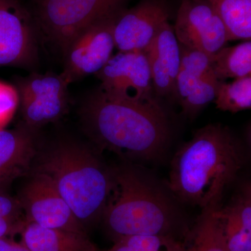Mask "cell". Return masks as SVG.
Wrapping results in <instances>:
<instances>
[{"label": "cell", "mask_w": 251, "mask_h": 251, "mask_svg": "<svg viewBox=\"0 0 251 251\" xmlns=\"http://www.w3.org/2000/svg\"><path fill=\"white\" fill-rule=\"evenodd\" d=\"M114 186L103 217L115 241L137 235L179 237V218L170 198L131 167L112 169ZM184 240V239H183Z\"/></svg>", "instance_id": "3957f363"}, {"label": "cell", "mask_w": 251, "mask_h": 251, "mask_svg": "<svg viewBox=\"0 0 251 251\" xmlns=\"http://www.w3.org/2000/svg\"><path fill=\"white\" fill-rule=\"evenodd\" d=\"M225 251H251V188L243 185L227 205L219 207Z\"/></svg>", "instance_id": "9a60e30c"}, {"label": "cell", "mask_w": 251, "mask_h": 251, "mask_svg": "<svg viewBox=\"0 0 251 251\" xmlns=\"http://www.w3.org/2000/svg\"><path fill=\"white\" fill-rule=\"evenodd\" d=\"M224 23L229 41L251 38V0H208Z\"/></svg>", "instance_id": "ffe728a7"}, {"label": "cell", "mask_w": 251, "mask_h": 251, "mask_svg": "<svg viewBox=\"0 0 251 251\" xmlns=\"http://www.w3.org/2000/svg\"><path fill=\"white\" fill-rule=\"evenodd\" d=\"M216 108L232 113L251 108V75L220 82L214 100Z\"/></svg>", "instance_id": "44dd1931"}, {"label": "cell", "mask_w": 251, "mask_h": 251, "mask_svg": "<svg viewBox=\"0 0 251 251\" xmlns=\"http://www.w3.org/2000/svg\"><path fill=\"white\" fill-rule=\"evenodd\" d=\"M0 251H30L24 244L9 240L6 237L0 239Z\"/></svg>", "instance_id": "484cf974"}, {"label": "cell", "mask_w": 251, "mask_h": 251, "mask_svg": "<svg viewBox=\"0 0 251 251\" xmlns=\"http://www.w3.org/2000/svg\"><path fill=\"white\" fill-rule=\"evenodd\" d=\"M117 16L94 23L71 41L63 52L64 67L61 73L69 84L97 74L111 58L115 49L113 28Z\"/></svg>", "instance_id": "52a82bcc"}, {"label": "cell", "mask_w": 251, "mask_h": 251, "mask_svg": "<svg viewBox=\"0 0 251 251\" xmlns=\"http://www.w3.org/2000/svg\"><path fill=\"white\" fill-rule=\"evenodd\" d=\"M80 114L86 133L99 148L128 159L153 161L171 141V121L156 97L133 100L99 87L86 99Z\"/></svg>", "instance_id": "6da1fadb"}, {"label": "cell", "mask_w": 251, "mask_h": 251, "mask_svg": "<svg viewBox=\"0 0 251 251\" xmlns=\"http://www.w3.org/2000/svg\"><path fill=\"white\" fill-rule=\"evenodd\" d=\"M37 61L30 15L18 0H0V67L31 68Z\"/></svg>", "instance_id": "9c48e42d"}, {"label": "cell", "mask_w": 251, "mask_h": 251, "mask_svg": "<svg viewBox=\"0 0 251 251\" xmlns=\"http://www.w3.org/2000/svg\"><path fill=\"white\" fill-rule=\"evenodd\" d=\"M39 173L49 176L85 229L102 219L113 189V171L90 149L59 143L44 157Z\"/></svg>", "instance_id": "277c9868"}, {"label": "cell", "mask_w": 251, "mask_h": 251, "mask_svg": "<svg viewBox=\"0 0 251 251\" xmlns=\"http://www.w3.org/2000/svg\"><path fill=\"white\" fill-rule=\"evenodd\" d=\"M151 72L153 94L157 98L175 100L176 77L181 66V48L174 27L167 23L145 51Z\"/></svg>", "instance_id": "5bb4252c"}, {"label": "cell", "mask_w": 251, "mask_h": 251, "mask_svg": "<svg viewBox=\"0 0 251 251\" xmlns=\"http://www.w3.org/2000/svg\"><path fill=\"white\" fill-rule=\"evenodd\" d=\"M221 204L202 209L196 224L184 237L185 251H225L222 224L219 214Z\"/></svg>", "instance_id": "ac0fdd59"}, {"label": "cell", "mask_w": 251, "mask_h": 251, "mask_svg": "<svg viewBox=\"0 0 251 251\" xmlns=\"http://www.w3.org/2000/svg\"><path fill=\"white\" fill-rule=\"evenodd\" d=\"M25 220H11L0 218V239L5 238L8 234L21 230Z\"/></svg>", "instance_id": "d4e9b609"}, {"label": "cell", "mask_w": 251, "mask_h": 251, "mask_svg": "<svg viewBox=\"0 0 251 251\" xmlns=\"http://www.w3.org/2000/svg\"><path fill=\"white\" fill-rule=\"evenodd\" d=\"M108 251H185L184 239L171 235H137L115 241Z\"/></svg>", "instance_id": "7402d4cb"}, {"label": "cell", "mask_w": 251, "mask_h": 251, "mask_svg": "<svg viewBox=\"0 0 251 251\" xmlns=\"http://www.w3.org/2000/svg\"><path fill=\"white\" fill-rule=\"evenodd\" d=\"M19 101L16 86L0 80V130H4L14 118Z\"/></svg>", "instance_id": "603a6c76"}, {"label": "cell", "mask_w": 251, "mask_h": 251, "mask_svg": "<svg viewBox=\"0 0 251 251\" xmlns=\"http://www.w3.org/2000/svg\"><path fill=\"white\" fill-rule=\"evenodd\" d=\"M128 0H37L38 18L48 39L64 52L94 23L119 16Z\"/></svg>", "instance_id": "5b68a950"}, {"label": "cell", "mask_w": 251, "mask_h": 251, "mask_svg": "<svg viewBox=\"0 0 251 251\" xmlns=\"http://www.w3.org/2000/svg\"><path fill=\"white\" fill-rule=\"evenodd\" d=\"M69 85L62 74L54 73L18 78L16 87L25 125L35 128L61 118L69 105Z\"/></svg>", "instance_id": "8992f818"}, {"label": "cell", "mask_w": 251, "mask_h": 251, "mask_svg": "<svg viewBox=\"0 0 251 251\" xmlns=\"http://www.w3.org/2000/svg\"><path fill=\"white\" fill-rule=\"evenodd\" d=\"M246 163L245 148L232 130L210 124L196 130L175 153L167 185L181 202L204 209L221 204Z\"/></svg>", "instance_id": "7a4b0ae2"}, {"label": "cell", "mask_w": 251, "mask_h": 251, "mask_svg": "<svg viewBox=\"0 0 251 251\" xmlns=\"http://www.w3.org/2000/svg\"><path fill=\"white\" fill-rule=\"evenodd\" d=\"M22 212L23 207L19 200L0 191V218L21 220Z\"/></svg>", "instance_id": "cb8c5ba5"}, {"label": "cell", "mask_w": 251, "mask_h": 251, "mask_svg": "<svg viewBox=\"0 0 251 251\" xmlns=\"http://www.w3.org/2000/svg\"><path fill=\"white\" fill-rule=\"evenodd\" d=\"M96 75L101 82L100 88L109 95L133 100L156 97L143 51H119Z\"/></svg>", "instance_id": "4fadbf2b"}, {"label": "cell", "mask_w": 251, "mask_h": 251, "mask_svg": "<svg viewBox=\"0 0 251 251\" xmlns=\"http://www.w3.org/2000/svg\"><path fill=\"white\" fill-rule=\"evenodd\" d=\"M22 243L30 251H98L87 234L44 227L25 221Z\"/></svg>", "instance_id": "e0dca14e"}, {"label": "cell", "mask_w": 251, "mask_h": 251, "mask_svg": "<svg viewBox=\"0 0 251 251\" xmlns=\"http://www.w3.org/2000/svg\"><path fill=\"white\" fill-rule=\"evenodd\" d=\"M18 200L27 222L86 234L85 227L46 175L38 173L25 186Z\"/></svg>", "instance_id": "30bf717a"}, {"label": "cell", "mask_w": 251, "mask_h": 251, "mask_svg": "<svg viewBox=\"0 0 251 251\" xmlns=\"http://www.w3.org/2000/svg\"><path fill=\"white\" fill-rule=\"evenodd\" d=\"M180 48L181 66L176 77L175 100L185 116L192 120L214 102L220 81L213 72L209 56L181 44Z\"/></svg>", "instance_id": "8fae6325"}, {"label": "cell", "mask_w": 251, "mask_h": 251, "mask_svg": "<svg viewBox=\"0 0 251 251\" xmlns=\"http://www.w3.org/2000/svg\"><path fill=\"white\" fill-rule=\"evenodd\" d=\"M34 153L35 144L29 127L0 130V186L24 173Z\"/></svg>", "instance_id": "2e32d148"}, {"label": "cell", "mask_w": 251, "mask_h": 251, "mask_svg": "<svg viewBox=\"0 0 251 251\" xmlns=\"http://www.w3.org/2000/svg\"><path fill=\"white\" fill-rule=\"evenodd\" d=\"M173 27L179 44L209 57L229 42L224 23L208 0H181Z\"/></svg>", "instance_id": "ba28073f"}, {"label": "cell", "mask_w": 251, "mask_h": 251, "mask_svg": "<svg viewBox=\"0 0 251 251\" xmlns=\"http://www.w3.org/2000/svg\"><path fill=\"white\" fill-rule=\"evenodd\" d=\"M171 15L168 0H140L117 16L113 28L115 48L120 52H145Z\"/></svg>", "instance_id": "7c38bea8"}, {"label": "cell", "mask_w": 251, "mask_h": 251, "mask_svg": "<svg viewBox=\"0 0 251 251\" xmlns=\"http://www.w3.org/2000/svg\"><path fill=\"white\" fill-rule=\"evenodd\" d=\"M210 62L213 72L220 82L251 75V40L225 46L210 57Z\"/></svg>", "instance_id": "d6986e66"}]
</instances>
